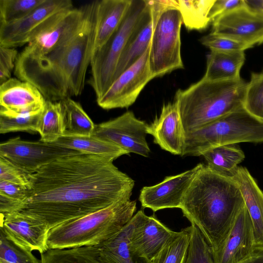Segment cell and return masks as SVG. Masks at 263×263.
<instances>
[{
  "label": "cell",
  "instance_id": "8",
  "mask_svg": "<svg viewBox=\"0 0 263 263\" xmlns=\"http://www.w3.org/2000/svg\"><path fill=\"white\" fill-rule=\"evenodd\" d=\"M153 18L149 65L155 78L184 68L180 40L183 22L179 9L175 8L168 9Z\"/></svg>",
  "mask_w": 263,
  "mask_h": 263
},
{
  "label": "cell",
  "instance_id": "15",
  "mask_svg": "<svg viewBox=\"0 0 263 263\" xmlns=\"http://www.w3.org/2000/svg\"><path fill=\"white\" fill-rule=\"evenodd\" d=\"M70 0H46L24 18L0 24V46L15 48L27 44L32 36L49 18L58 12L72 8Z\"/></svg>",
  "mask_w": 263,
  "mask_h": 263
},
{
  "label": "cell",
  "instance_id": "12",
  "mask_svg": "<svg viewBox=\"0 0 263 263\" xmlns=\"http://www.w3.org/2000/svg\"><path fill=\"white\" fill-rule=\"evenodd\" d=\"M148 125L136 118L133 111H127L96 125L91 136L112 143L129 154L147 157L151 152L146 139Z\"/></svg>",
  "mask_w": 263,
  "mask_h": 263
},
{
  "label": "cell",
  "instance_id": "21",
  "mask_svg": "<svg viewBox=\"0 0 263 263\" xmlns=\"http://www.w3.org/2000/svg\"><path fill=\"white\" fill-rule=\"evenodd\" d=\"M132 0L96 1L92 54L99 50L119 27Z\"/></svg>",
  "mask_w": 263,
  "mask_h": 263
},
{
  "label": "cell",
  "instance_id": "44",
  "mask_svg": "<svg viewBox=\"0 0 263 263\" xmlns=\"http://www.w3.org/2000/svg\"><path fill=\"white\" fill-rule=\"evenodd\" d=\"M239 263H263V246H256L251 253Z\"/></svg>",
  "mask_w": 263,
  "mask_h": 263
},
{
  "label": "cell",
  "instance_id": "10",
  "mask_svg": "<svg viewBox=\"0 0 263 263\" xmlns=\"http://www.w3.org/2000/svg\"><path fill=\"white\" fill-rule=\"evenodd\" d=\"M80 153H83L52 142L25 141L20 137L0 144V156L29 174L60 158Z\"/></svg>",
  "mask_w": 263,
  "mask_h": 263
},
{
  "label": "cell",
  "instance_id": "42",
  "mask_svg": "<svg viewBox=\"0 0 263 263\" xmlns=\"http://www.w3.org/2000/svg\"><path fill=\"white\" fill-rule=\"evenodd\" d=\"M0 194L24 203L28 195V189L23 185L0 180Z\"/></svg>",
  "mask_w": 263,
  "mask_h": 263
},
{
  "label": "cell",
  "instance_id": "2",
  "mask_svg": "<svg viewBox=\"0 0 263 263\" xmlns=\"http://www.w3.org/2000/svg\"><path fill=\"white\" fill-rule=\"evenodd\" d=\"M96 5V1L84 5L77 29L47 53L15 65L17 78L35 86L46 100L60 101L82 93L92 53Z\"/></svg>",
  "mask_w": 263,
  "mask_h": 263
},
{
  "label": "cell",
  "instance_id": "26",
  "mask_svg": "<svg viewBox=\"0 0 263 263\" xmlns=\"http://www.w3.org/2000/svg\"><path fill=\"white\" fill-rule=\"evenodd\" d=\"M52 143L83 153L105 157L113 161L121 156L129 154L117 145L92 136H62Z\"/></svg>",
  "mask_w": 263,
  "mask_h": 263
},
{
  "label": "cell",
  "instance_id": "7",
  "mask_svg": "<svg viewBox=\"0 0 263 263\" xmlns=\"http://www.w3.org/2000/svg\"><path fill=\"white\" fill-rule=\"evenodd\" d=\"M147 7V0H132L122 22L106 43L91 56L88 81L96 99L114 82L117 65L127 41Z\"/></svg>",
  "mask_w": 263,
  "mask_h": 263
},
{
  "label": "cell",
  "instance_id": "40",
  "mask_svg": "<svg viewBox=\"0 0 263 263\" xmlns=\"http://www.w3.org/2000/svg\"><path fill=\"white\" fill-rule=\"evenodd\" d=\"M18 54L14 48L0 46V85L11 78Z\"/></svg>",
  "mask_w": 263,
  "mask_h": 263
},
{
  "label": "cell",
  "instance_id": "20",
  "mask_svg": "<svg viewBox=\"0 0 263 263\" xmlns=\"http://www.w3.org/2000/svg\"><path fill=\"white\" fill-rule=\"evenodd\" d=\"M148 134L161 149L175 155L182 153L185 132L177 102L164 104L159 117L148 125Z\"/></svg>",
  "mask_w": 263,
  "mask_h": 263
},
{
  "label": "cell",
  "instance_id": "38",
  "mask_svg": "<svg viewBox=\"0 0 263 263\" xmlns=\"http://www.w3.org/2000/svg\"><path fill=\"white\" fill-rule=\"evenodd\" d=\"M200 42L211 50L219 51H244L252 48L249 45L211 32L199 39Z\"/></svg>",
  "mask_w": 263,
  "mask_h": 263
},
{
  "label": "cell",
  "instance_id": "13",
  "mask_svg": "<svg viewBox=\"0 0 263 263\" xmlns=\"http://www.w3.org/2000/svg\"><path fill=\"white\" fill-rule=\"evenodd\" d=\"M211 24L212 32L252 47L263 43V14L246 3L217 17Z\"/></svg>",
  "mask_w": 263,
  "mask_h": 263
},
{
  "label": "cell",
  "instance_id": "33",
  "mask_svg": "<svg viewBox=\"0 0 263 263\" xmlns=\"http://www.w3.org/2000/svg\"><path fill=\"white\" fill-rule=\"evenodd\" d=\"M243 107L251 115L263 121V71L252 72L247 83Z\"/></svg>",
  "mask_w": 263,
  "mask_h": 263
},
{
  "label": "cell",
  "instance_id": "18",
  "mask_svg": "<svg viewBox=\"0 0 263 263\" xmlns=\"http://www.w3.org/2000/svg\"><path fill=\"white\" fill-rule=\"evenodd\" d=\"M46 99L31 83L10 78L0 85V114L15 116L42 111Z\"/></svg>",
  "mask_w": 263,
  "mask_h": 263
},
{
  "label": "cell",
  "instance_id": "9",
  "mask_svg": "<svg viewBox=\"0 0 263 263\" xmlns=\"http://www.w3.org/2000/svg\"><path fill=\"white\" fill-rule=\"evenodd\" d=\"M84 14V6L63 10L53 15L36 31L18 53L15 65L37 59L47 53L77 29Z\"/></svg>",
  "mask_w": 263,
  "mask_h": 263
},
{
  "label": "cell",
  "instance_id": "17",
  "mask_svg": "<svg viewBox=\"0 0 263 263\" xmlns=\"http://www.w3.org/2000/svg\"><path fill=\"white\" fill-rule=\"evenodd\" d=\"M255 247L253 223L245 204L220 247L212 252L214 263H239Z\"/></svg>",
  "mask_w": 263,
  "mask_h": 263
},
{
  "label": "cell",
  "instance_id": "14",
  "mask_svg": "<svg viewBox=\"0 0 263 263\" xmlns=\"http://www.w3.org/2000/svg\"><path fill=\"white\" fill-rule=\"evenodd\" d=\"M49 228L43 221L31 215L16 212L1 215L0 232L18 246L40 254L48 249Z\"/></svg>",
  "mask_w": 263,
  "mask_h": 263
},
{
  "label": "cell",
  "instance_id": "32",
  "mask_svg": "<svg viewBox=\"0 0 263 263\" xmlns=\"http://www.w3.org/2000/svg\"><path fill=\"white\" fill-rule=\"evenodd\" d=\"M191 235V226L175 232L151 263H184Z\"/></svg>",
  "mask_w": 263,
  "mask_h": 263
},
{
  "label": "cell",
  "instance_id": "22",
  "mask_svg": "<svg viewBox=\"0 0 263 263\" xmlns=\"http://www.w3.org/2000/svg\"><path fill=\"white\" fill-rule=\"evenodd\" d=\"M154 24L153 14L147 1V7L129 36L119 59L114 82L122 72L135 63L150 46Z\"/></svg>",
  "mask_w": 263,
  "mask_h": 263
},
{
  "label": "cell",
  "instance_id": "27",
  "mask_svg": "<svg viewBox=\"0 0 263 263\" xmlns=\"http://www.w3.org/2000/svg\"><path fill=\"white\" fill-rule=\"evenodd\" d=\"M202 156L209 167L231 177L234 175L238 164L245 158L243 152L237 144L216 147L204 152Z\"/></svg>",
  "mask_w": 263,
  "mask_h": 263
},
{
  "label": "cell",
  "instance_id": "19",
  "mask_svg": "<svg viewBox=\"0 0 263 263\" xmlns=\"http://www.w3.org/2000/svg\"><path fill=\"white\" fill-rule=\"evenodd\" d=\"M139 217L130 239L134 253L149 262L174 234L155 215L147 216L144 211H138Z\"/></svg>",
  "mask_w": 263,
  "mask_h": 263
},
{
  "label": "cell",
  "instance_id": "1",
  "mask_svg": "<svg viewBox=\"0 0 263 263\" xmlns=\"http://www.w3.org/2000/svg\"><path fill=\"white\" fill-rule=\"evenodd\" d=\"M108 158L86 153L60 158L30 174L20 211L50 229L130 198L135 181Z\"/></svg>",
  "mask_w": 263,
  "mask_h": 263
},
{
  "label": "cell",
  "instance_id": "39",
  "mask_svg": "<svg viewBox=\"0 0 263 263\" xmlns=\"http://www.w3.org/2000/svg\"><path fill=\"white\" fill-rule=\"evenodd\" d=\"M30 175L8 160L0 156V180L18 184L28 189Z\"/></svg>",
  "mask_w": 263,
  "mask_h": 263
},
{
  "label": "cell",
  "instance_id": "16",
  "mask_svg": "<svg viewBox=\"0 0 263 263\" xmlns=\"http://www.w3.org/2000/svg\"><path fill=\"white\" fill-rule=\"evenodd\" d=\"M200 166L174 176L165 177L157 184L144 186L139 200L142 207L157 211L172 208L180 209L183 197Z\"/></svg>",
  "mask_w": 263,
  "mask_h": 263
},
{
  "label": "cell",
  "instance_id": "3",
  "mask_svg": "<svg viewBox=\"0 0 263 263\" xmlns=\"http://www.w3.org/2000/svg\"><path fill=\"white\" fill-rule=\"evenodd\" d=\"M244 205L239 185L233 177L200 163L180 209L191 223L198 228L214 252L226 239Z\"/></svg>",
  "mask_w": 263,
  "mask_h": 263
},
{
  "label": "cell",
  "instance_id": "5",
  "mask_svg": "<svg viewBox=\"0 0 263 263\" xmlns=\"http://www.w3.org/2000/svg\"><path fill=\"white\" fill-rule=\"evenodd\" d=\"M136 201L120 199L100 210L72 219L50 229L49 249L99 246L120 232L132 219Z\"/></svg>",
  "mask_w": 263,
  "mask_h": 263
},
{
  "label": "cell",
  "instance_id": "23",
  "mask_svg": "<svg viewBox=\"0 0 263 263\" xmlns=\"http://www.w3.org/2000/svg\"><path fill=\"white\" fill-rule=\"evenodd\" d=\"M239 184L251 218L256 246H263V191L245 167L238 166L232 177Z\"/></svg>",
  "mask_w": 263,
  "mask_h": 263
},
{
  "label": "cell",
  "instance_id": "11",
  "mask_svg": "<svg viewBox=\"0 0 263 263\" xmlns=\"http://www.w3.org/2000/svg\"><path fill=\"white\" fill-rule=\"evenodd\" d=\"M150 46L135 63L114 81L101 97L96 99L100 107L107 110L128 108L135 102L144 87L154 78L149 65Z\"/></svg>",
  "mask_w": 263,
  "mask_h": 263
},
{
  "label": "cell",
  "instance_id": "6",
  "mask_svg": "<svg viewBox=\"0 0 263 263\" xmlns=\"http://www.w3.org/2000/svg\"><path fill=\"white\" fill-rule=\"evenodd\" d=\"M242 142H263V121L242 107L185 133L181 156H199L211 148Z\"/></svg>",
  "mask_w": 263,
  "mask_h": 263
},
{
  "label": "cell",
  "instance_id": "30",
  "mask_svg": "<svg viewBox=\"0 0 263 263\" xmlns=\"http://www.w3.org/2000/svg\"><path fill=\"white\" fill-rule=\"evenodd\" d=\"M40 259L41 263H105L100 258L98 246L49 249Z\"/></svg>",
  "mask_w": 263,
  "mask_h": 263
},
{
  "label": "cell",
  "instance_id": "31",
  "mask_svg": "<svg viewBox=\"0 0 263 263\" xmlns=\"http://www.w3.org/2000/svg\"><path fill=\"white\" fill-rule=\"evenodd\" d=\"M215 0H178L183 24L189 30H202L211 24L210 10Z\"/></svg>",
  "mask_w": 263,
  "mask_h": 263
},
{
  "label": "cell",
  "instance_id": "36",
  "mask_svg": "<svg viewBox=\"0 0 263 263\" xmlns=\"http://www.w3.org/2000/svg\"><path fill=\"white\" fill-rule=\"evenodd\" d=\"M42 111L32 114L8 116L0 114V133L14 132H37Z\"/></svg>",
  "mask_w": 263,
  "mask_h": 263
},
{
  "label": "cell",
  "instance_id": "37",
  "mask_svg": "<svg viewBox=\"0 0 263 263\" xmlns=\"http://www.w3.org/2000/svg\"><path fill=\"white\" fill-rule=\"evenodd\" d=\"M0 263H41V260L0 232Z\"/></svg>",
  "mask_w": 263,
  "mask_h": 263
},
{
  "label": "cell",
  "instance_id": "4",
  "mask_svg": "<svg viewBox=\"0 0 263 263\" xmlns=\"http://www.w3.org/2000/svg\"><path fill=\"white\" fill-rule=\"evenodd\" d=\"M247 82L236 80L211 81L203 78L185 89H178V105L185 133L243 107Z\"/></svg>",
  "mask_w": 263,
  "mask_h": 263
},
{
  "label": "cell",
  "instance_id": "34",
  "mask_svg": "<svg viewBox=\"0 0 263 263\" xmlns=\"http://www.w3.org/2000/svg\"><path fill=\"white\" fill-rule=\"evenodd\" d=\"M46 0H0V24L11 23L30 13Z\"/></svg>",
  "mask_w": 263,
  "mask_h": 263
},
{
  "label": "cell",
  "instance_id": "43",
  "mask_svg": "<svg viewBox=\"0 0 263 263\" xmlns=\"http://www.w3.org/2000/svg\"><path fill=\"white\" fill-rule=\"evenodd\" d=\"M24 203L0 194V214L7 215L21 211Z\"/></svg>",
  "mask_w": 263,
  "mask_h": 263
},
{
  "label": "cell",
  "instance_id": "24",
  "mask_svg": "<svg viewBox=\"0 0 263 263\" xmlns=\"http://www.w3.org/2000/svg\"><path fill=\"white\" fill-rule=\"evenodd\" d=\"M138 217L137 212L120 232L98 246L99 255L104 262L151 263L136 255L131 249V236Z\"/></svg>",
  "mask_w": 263,
  "mask_h": 263
},
{
  "label": "cell",
  "instance_id": "41",
  "mask_svg": "<svg viewBox=\"0 0 263 263\" xmlns=\"http://www.w3.org/2000/svg\"><path fill=\"white\" fill-rule=\"evenodd\" d=\"M245 4V0H215L209 13L211 23L217 17Z\"/></svg>",
  "mask_w": 263,
  "mask_h": 263
},
{
  "label": "cell",
  "instance_id": "35",
  "mask_svg": "<svg viewBox=\"0 0 263 263\" xmlns=\"http://www.w3.org/2000/svg\"><path fill=\"white\" fill-rule=\"evenodd\" d=\"M191 235L184 263H214L212 251L198 228L191 224Z\"/></svg>",
  "mask_w": 263,
  "mask_h": 263
},
{
  "label": "cell",
  "instance_id": "29",
  "mask_svg": "<svg viewBox=\"0 0 263 263\" xmlns=\"http://www.w3.org/2000/svg\"><path fill=\"white\" fill-rule=\"evenodd\" d=\"M64 119L61 101L46 100L37 127V132L41 136L40 140L51 143L63 136Z\"/></svg>",
  "mask_w": 263,
  "mask_h": 263
},
{
  "label": "cell",
  "instance_id": "28",
  "mask_svg": "<svg viewBox=\"0 0 263 263\" xmlns=\"http://www.w3.org/2000/svg\"><path fill=\"white\" fill-rule=\"evenodd\" d=\"M64 136H91L96 125L78 102L68 97L61 101Z\"/></svg>",
  "mask_w": 263,
  "mask_h": 263
},
{
  "label": "cell",
  "instance_id": "45",
  "mask_svg": "<svg viewBox=\"0 0 263 263\" xmlns=\"http://www.w3.org/2000/svg\"><path fill=\"white\" fill-rule=\"evenodd\" d=\"M245 2L248 6L263 14V1L245 0Z\"/></svg>",
  "mask_w": 263,
  "mask_h": 263
},
{
  "label": "cell",
  "instance_id": "25",
  "mask_svg": "<svg viewBox=\"0 0 263 263\" xmlns=\"http://www.w3.org/2000/svg\"><path fill=\"white\" fill-rule=\"evenodd\" d=\"M245 59L244 51L211 50L207 55L206 71L203 78L211 81L238 79Z\"/></svg>",
  "mask_w": 263,
  "mask_h": 263
}]
</instances>
